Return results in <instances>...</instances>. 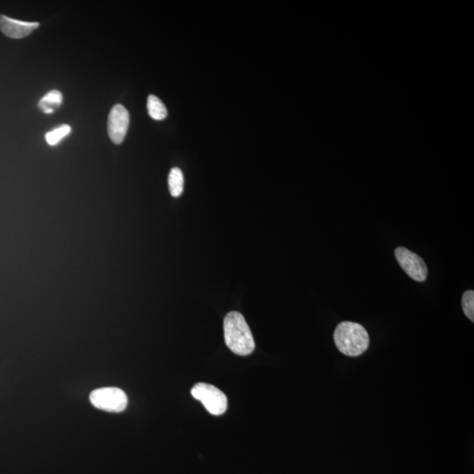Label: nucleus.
<instances>
[{"label":"nucleus","mask_w":474,"mask_h":474,"mask_svg":"<svg viewBox=\"0 0 474 474\" xmlns=\"http://www.w3.org/2000/svg\"><path fill=\"white\" fill-rule=\"evenodd\" d=\"M462 308L468 318L474 320V291H466L462 297Z\"/></svg>","instance_id":"nucleus-12"},{"label":"nucleus","mask_w":474,"mask_h":474,"mask_svg":"<svg viewBox=\"0 0 474 474\" xmlns=\"http://www.w3.org/2000/svg\"><path fill=\"white\" fill-rule=\"evenodd\" d=\"M71 127L67 124H63L60 127H57L54 130L50 131L45 134V139L47 144L50 146H56L64 139V138L69 136L71 133Z\"/></svg>","instance_id":"nucleus-11"},{"label":"nucleus","mask_w":474,"mask_h":474,"mask_svg":"<svg viewBox=\"0 0 474 474\" xmlns=\"http://www.w3.org/2000/svg\"><path fill=\"white\" fill-rule=\"evenodd\" d=\"M91 403L98 410L120 413L126 410L127 396L118 388H103L94 390L90 395Z\"/></svg>","instance_id":"nucleus-4"},{"label":"nucleus","mask_w":474,"mask_h":474,"mask_svg":"<svg viewBox=\"0 0 474 474\" xmlns=\"http://www.w3.org/2000/svg\"><path fill=\"white\" fill-rule=\"evenodd\" d=\"M63 103V94L60 91L52 90L40 100L38 108L46 115L53 114Z\"/></svg>","instance_id":"nucleus-8"},{"label":"nucleus","mask_w":474,"mask_h":474,"mask_svg":"<svg viewBox=\"0 0 474 474\" xmlns=\"http://www.w3.org/2000/svg\"><path fill=\"white\" fill-rule=\"evenodd\" d=\"M149 116L156 120H163L167 117L168 112L165 104L155 95H149L147 102Z\"/></svg>","instance_id":"nucleus-10"},{"label":"nucleus","mask_w":474,"mask_h":474,"mask_svg":"<svg viewBox=\"0 0 474 474\" xmlns=\"http://www.w3.org/2000/svg\"><path fill=\"white\" fill-rule=\"evenodd\" d=\"M334 341L339 351L345 355L357 357L366 351L370 337L361 324L342 322L335 328Z\"/></svg>","instance_id":"nucleus-2"},{"label":"nucleus","mask_w":474,"mask_h":474,"mask_svg":"<svg viewBox=\"0 0 474 474\" xmlns=\"http://www.w3.org/2000/svg\"><path fill=\"white\" fill-rule=\"evenodd\" d=\"M193 398L200 400L211 415H224L228 408V399L224 392L213 385L198 383L191 391Z\"/></svg>","instance_id":"nucleus-3"},{"label":"nucleus","mask_w":474,"mask_h":474,"mask_svg":"<svg viewBox=\"0 0 474 474\" xmlns=\"http://www.w3.org/2000/svg\"><path fill=\"white\" fill-rule=\"evenodd\" d=\"M168 185L171 196L178 198L184 191V175L180 168L171 169L168 178Z\"/></svg>","instance_id":"nucleus-9"},{"label":"nucleus","mask_w":474,"mask_h":474,"mask_svg":"<svg viewBox=\"0 0 474 474\" xmlns=\"http://www.w3.org/2000/svg\"><path fill=\"white\" fill-rule=\"evenodd\" d=\"M224 329L226 345L235 354L248 356L254 352L253 335L242 313H229L224 319Z\"/></svg>","instance_id":"nucleus-1"},{"label":"nucleus","mask_w":474,"mask_h":474,"mask_svg":"<svg viewBox=\"0 0 474 474\" xmlns=\"http://www.w3.org/2000/svg\"><path fill=\"white\" fill-rule=\"evenodd\" d=\"M395 254L400 267L412 279L417 282H424L428 268L421 257L404 247L397 248Z\"/></svg>","instance_id":"nucleus-5"},{"label":"nucleus","mask_w":474,"mask_h":474,"mask_svg":"<svg viewBox=\"0 0 474 474\" xmlns=\"http://www.w3.org/2000/svg\"><path fill=\"white\" fill-rule=\"evenodd\" d=\"M40 27L38 23H28L13 19L1 14L0 16V31L7 37L12 39H23L31 35Z\"/></svg>","instance_id":"nucleus-7"},{"label":"nucleus","mask_w":474,"mask_h":474,"mask_svg":"<svg viewBox=\"0 0 474 474\" xmlns=\"http://www.w3.org/2000/svg\"><path fill=\"white\" fill-rule=\"evenodd\" d=\"M129 111L122 105H115L108 116V136L115 144H120L125 139L129 127Z\"/></svg>","instance_id":"nucleus-6"}]
</instances>
